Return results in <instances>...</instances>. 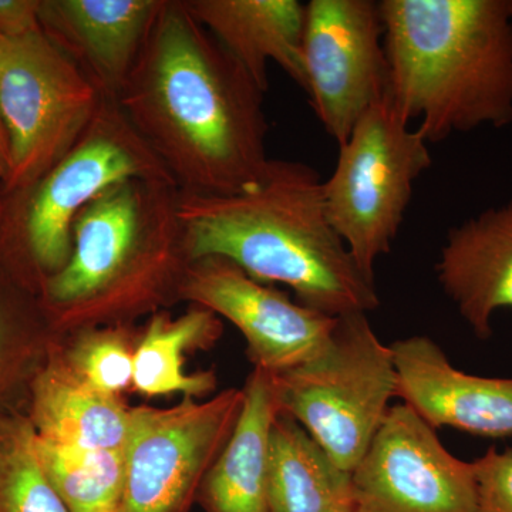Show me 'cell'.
<instances>
[{"label": "cell", "instance_id": "6da1fadb", "mask_svg": "<svg viewBox=\"0 0 512 512\" xmlns=\"http://www.w3.org/2000/svg\"><path fill=\"white\" fill-rule=\"evenodd\" d=\"M264 96L184 0H165L117 103L178 190L222 197L271 161Z\"/></svg>", "mask_w": 512, "mask_h": 512}, {"label": "cell", "instance_id": "7a4b0ae2", "mask_svg": "<svg viewBox=\"0 0 512 512\" xmlns=\"http://www.w3.org/2000/svg\"><path fill=\"white\" fill-rule=\"evenodd\" d=\"M191 262L221 256L261 284L288 286L296 302L330 318L375 311V279L356 264L330 225L323 181L311 165L271 158L251 190L234 195L180 191Z\"/></svg>", "mask_w": 512, "mask_h": 512}, {"label": "cell", "instance_id": "3957f363", "mask_svg": "<svg viewBox=\"0 0 512 512\" xmlns=\"http://www.w3.org/2000/svg\"><path fill=\"white\" fill-rule=\"evenodd\" d=\"M190 264L177 185L133 178L111 185L80 212L69 261L37 302L57 339L133 325L180 302Z\"/></svg>", "mask_w": 512, "mask_h": 512}, {"label": "cell", "instance_id": "277c9868", "mask_svg": "<svg viewBox=\"0 0 512 512\" xmlns=\"http://www.w3.org/2000/svg\"><path fill=\"white\" fill-rule=\"evenodd\" d=\"M387 99L430 144L512 123V0H382Z\"/></svg>", "mask_w": 512, "mask_h": 512}, {"label": "cell", "instance_id": "5b68a950", "mask_svg": "<svg viewBox=\"0 0 512 512\" xmlns=\"http://www.w3.org/2000/svg\"><path fill=\"white\" fill-rule=\"evenodd\" d=\"M133 178L173 181L119 103L103 99L62 160L28 187L0 191V279L39 298L69 261L80 212L111 185Z\"/></svg>", "mask_w": 512, "mask_h": 512}, {"label": "cell", "instance_id": "8992f818", "mask_svg": "<svg viewBox=\"0 0 512 512\" xmlns=\"http://www.w3.org/2000/svg\"><path fill=\"white\" fill-rule=\"evenodd\" d=\"M276 406L308 431L343 470L352 471L397 397L396 367L367 313L340 316L325 348L272 375Z\"/></svg>", "mask_w": 512, "mask_h": 512}, {"label": "cell", "instance_id": "52a82bcc", "mask_svg": "<svg viewBox=\"0 0 512 512\" xmlns=\"http://www.w3.org/2000/svg\"><path fill=\"white\" fill-rule=\"evenodd\" d=\"M433 164L430 143L387 96L340 144L335 170L323 181L330 225L359 268L375 279L412 202L414 184Z\"/></svg>", "mask_w": 512, "mask_h": 512}, {"label": "cell", "instance_id": "ba28073f", "mask_svg": "<svg viewBox=\"0 0 512 512\" xmlns=\"http://www.w3.org/2000/svg\"><path fill=\"white\" fill-rule=\"evenodd\" d=\"M103 97L43 32L0 39V111L10 167L0 191L35 183L83 136Z\"/></svg>", "mask_w": 512, "mask_h": 512}, {"label": "cell", "instance_id": "9c48e42d", "mask_svg": "<svg viewBox=\"0 0 512 512\" xmlns=\"http://www.w3.org/2000/svg\"><path fill=\"white\" fill-rule=\"evenodd\" d=\"M242 403L244 392L228 389L205 402L184 397L168 409H131L117 512H188L234 430Z\"/></svg>", "mask_w": 512, "mask_h": 512}, {"label": "cell", "instance_id": "30bf717a", "mask_svg": "<svg viewBox=\"0 0 512 512\" xmlns=\"http://www.w3.org/2000/svg\"><path fill=\"white\" fill-rule=\"evenodd\" d=\"M305 92L340 144L387 94L383 22L375 0H311L303 33Z\"/></svg>", "mask_w": 512, "mask_h": 512}, {"label": "cell", "instance_id": "8fae6325", "mask_svg": "<svg viewBox=\"0 0 512 512\" xmlns=\"http://www.w3.org/2000/svg\"><path fill=\"white\" fill-rule=\"evenodd\" d=\"M352 481L355 512H477L473 461L453 456L404 403L390 407Z\"/></svg>", "mask_w": 512, "mask_h": 512}, {"label": "cell", "instance_id": "7c38bea8", "mask_svg": "<svg viewBox=\"0 0 512 512\" xmlns=\"http://www.w3.org/2000/svg\"><path fill=\"white\" fill-rule=\"evenodd\" d=\"M180 302L201 306L231 322L247 340L252 365L272 375L318 355L338 320L255 281L221 256H205L188 265Z\"/></svg>", "mask_w": 512, "mask_h": 512}, {"label": "cell", "instance_id": "4fadbf2b", "mask_svg": "<svg viewBox=\"0 0 512 512\" xmlns=\"http://www.w3.org/2000/svg\"><path fill=\"white\" fill-rule=\"evenodd\" d=\"M397 397L434 430L451 427L476 436H512V379L470 375L451 365L429 336L390 345Z\"/></svg>", "mask_w": 512, "mask_h": 512}, {"label": "cell", "instance_id": "5bb4252c", "mask_svg": "<svg viewBox=\"0 0 512 512\" xmlns=\"http://www.w3.org/2000/svg\"><path fill=\"white\" fill-rule=\"evenodd\" d=\"M165 0H40L43 35L96 87L119 100Z\"/></svg>", "mask_w": 512, "mask_h": 512}, {"label": "cell", "instance_id": "9a60e30c", "mask_svg": "<svg viewBox=\"0 0 512 512\" xmlns=\"http://www.w3.org/2000/svg\"><path fill=\"white\" fill-rule=\"evenodd\" d=\"M437 281L478 339L493 336L500 309H512V198L448 231Z\"/></svg>", "mask_w": 512, "mask_h": 512}, {"label": "cell", "instance_id": "2e32d148", "mask_svg": "<svg viewBox=\"0 0 512 512\" xmlns=\"http://www.w3.org/2000/svg\"><path fill=\"white\" fill-rule=\"evenodd\" d=\"M201 23L245 72L268 92V64L281 67L305 89L303 33L306 5L299 0H184Z\"/></svg>", "mask_w": 512, "mask_h": 512}, {"label": "cell", "instance_id": "e0dca14e", "mask_svg": "<svg viewBox=\"0 0 512 512\" xmlns=\"http://www.w3.org/2000/svg\"><path fill=\"white\" fill-rule=\"evenodd\" d=\"M130 410L119 396L97 392L73 375L59 339L30 384L26 416L37 439L79 450H126Z\"/></svg>", "mask_w": 512, "mask_h": 512}, {"label": "cell", "instance_id": "ac0fdd59", "mask_svg": "<svg viewBox=\"0 0 512 512\" xmlns=\"http://www.w3.org/2000/svg\"><path fill=\"white\" fill-rule=\"evenodd\" d=\"M242 392L234 430L198 491L205 512H268L269 436L279 413L272 373L254 367Z\"/></svg>", "mask_w": 512, "mask_h": 512}, {"label": "cell", "instance_id": "d6986e66", "mask_svg": "<svg viewBox=\"0 0 512 512\" xmlns=\"http://www.w3.org/2000/svg\"><path fill=\"white\" fill-rule=\"evenodd\" d=\"M268 512H355L352 471L281 412L269 436Z\"/></svg>", "mask_w": 512, "mask_h": 512}, {"label": "cell", "instance_id": "ffe728a7", "mask_svg": "<svg viewBox=\"0 0 512 512\" xmlns=\"http://www.w3.org/2000/svg\"><path fill=\"white\" fill-rule=\"evenodd\" d=\"M222 330L220 316L201 306L192 305L177 319L164 311L153 313L134 352L133 389L148 397L183 393L188 399L214 392L217 375L212 370L187 373L185 353L212 348Z\"/></svg>", "mask_w": 512, "mask_h": 512}, {"label": "cell", "instance_id": "44dd1931", "mask_svg": "<svg viewBox=\"0 0 512 512\" xmlns=\"http://www.w3.org/2000/svg\"><path fill=\"white\" fill-rule=\"evenodd\" d=\"M56 339L35 296L0 279V416L26 403Z\"/></svg>", "mask_w": 512, "mask_h": 512}, {"label": "cell", "instance_id": "7402d4cb", "mask_svg": "<svg viewBox=\"0 0 512 512\" xmlns=\"http://www.w3.org/2000/svg\"><path fill=\"white\" fill-rule=\"evenodd\" d=\"M35 450L50 484L70 512H117L126 476V450H79L37 439Z\"/></svg>", "mask_w": 512, "mask_h": 512}, {"label": "cell", "instance_id": "603a6c76", "mask_svg": "<svg viewBox=\"0 0 512 512\" xmlns=\"http://www.w3.org/2000/svg\"><path fill=\"white\" fill-rule=\"evenodd\" d=\"M0 512H70L40 466L25 409L0 416Z\"/></svg>", "mask_w": 512, "mask_h": 512}, {"label": "cell", "instance_id": "cb8c5ba5", "mask_svg": "<svg viewBox=\"0 0 512 512\" xmlns=\"http://www.w3.org/2000/svg\"><path fill=\"white\" fill-rule=\"evenodd\" d=\"M141 330L133 325L80 330L59 339L64 362L77 379L110 396L133 387L134 352Z\"/></svg>", "mask_w": 512, "mask_h": 512}, {"label": "cell", "instance_id": "d4e9b609", "mask_svg": "<svg viewBox=\"0 0 512 512\" xmlns=\"http://www.w3.org/2000/svg\"><path fill=\"white\" fill-rule=\"evenodd\" d=\"M477 476V512H512V447L488 448L473 461Z\"/></svg>", "mask_w": 512, "mask_h": 512}, {"label": "cell", "instance_id": "484cf974", "mask_svg": "<svg viewBox=\"0 0 512 512\" xmlns=\"http://www.w3.org/2000/svg\"><path fill=\"white\" fill-rule=\"evenodd\" d=\"M40 0H0V39H18L42 32Z\"/></svg>", "mask_w": 512, "mask_h": 512}, {"label": "cell", "instance_id": "4316f807", "mask_svg": "<svg viewBox=\"0 0 512 512\" xmlns=\"http://www.w3.org/2000/svg\"><path fill=\"white\" fill-rule=\"evenodd\" d=\"M10 167V151L8 131L3 123L2 111H0V183L8 177Z\"/></svg>", "mask_w": 512, "mask_h": 512}]
</instances>
